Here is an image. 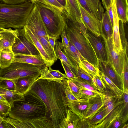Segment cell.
<instances>
[{"label": "cell", "mask_w": 128, "mask_h": 128, "mask_svg": "<svg viewBox=\"0 0 128 128\" xmlns=\"http://www.w3.org/2000/svg\"><path fill=\"white\" fill-rule=\"evenodd\" d=\"M24 96V100L14 102L8 116L24 123L25 128H52L49 111L43 101L29 92Z\"/></svg>", "instance_id": "obj_1"}, {"label": "cell", "mask_w": 128, "mask_h": 128, "mask_svg": "<svg viewBox=\"0 0 128 128\" xmlns=\"http://www.w3.org/2000/svg\"><path fill=\"white\" fill-rule=\"evenodd\" d=\"M29 92L43 101L49 111L53 128H59L60 123L66 117V110L68 108L62 83L39 79Z\"/></svg>", "instance_id": "obj_2"}, {"label": "cell", "mask_w": 128, "mask_h": 128, "mask_svg": "<svg viewBox=\"0 0 128 128\" xmlns=\"http://www.w3.org/2000/svg\"><path fill=\"white\" fill-rule=\"evenodd\" d=\"M62 13L66 22L64 30L68 40L85 59L98 68V60L87 38L86 28L82 20L73 21L65 10Z\"/></svg>", "instance_id": "obj_3"}, {"label": "cell", "mask_w": 128, "mask_h": 128, "mask_svg": "<svg viewBox=\"0 0 128 128\" xmlns=\"http://www.w3.org/2000/svg\"><path fill=\"white\" fill-rule=\"evenodd\" d=\"M34 4L27 0L21 4H11L0 2V27L15 29L23 28Z\"/></svg>", "instance_id": "obj_4"}, {"label": "cell", "mask_w": 128, "mask_h": 128, "mask_svg": "<svg viewBox=\"0 0 128 128\" xmlns=\"http://www.w3.org/2000/svg\"><path fill=\"white\" fill-rule=\"evenodd\" d=\"M36 6L46 28L48 34L60 38L66 24L62 12L50 6L38 2L34 3Z\"/></svg>", "instance_id": "obj_5"}, {"label": "cell", "mask_w": 128, "mask_h": 128, "mask_svg": "<svg viewBox=\"0 0 128 128\" xmlns=\"http://www.w3.org/2000/svg\"><path fill=\"white\" fill-rule=\"evenodd\" d=\"M104 116L94 128H109L116 118L120 117L124 107L122 96L119 97L111 93L103 95Z\"/></svg>", "instance_id": "obj_6"}, {"label": "cell", "mask_w": 128, "mask_h": 128, "mask_svg": "<svg viewBox=\"0 0 128 128\" xmlns=\"http://www.w3.org/2000/svg\"><path fill=\"white\" fill-rule=\"evenodd\" d=\"M40 68L28 64L12 62L8 66L0 69V79L13 80L18 78L40 75Z\"/></svg>", "instance_id": "obj_7"}, {"label": "cell", "mask_w": 128, "mask_h": 128, "mask_svg": "<svg viewBox=\"0 0 128 128\" xmlns=\"http://www.w3.org/2000/svg\"><path fill=\"white\" fill-rule=\"evenodd\" d=\"M104 39L106 50L107 62L112 66L116 72L122 76L123 72L125 57L124 49L119 51L114 46L112 37L106 38L101 35Z\"/></svg>", "instance_id": "obj_8"}, {"label": "cell", "mask_w": 128, "mask_h": 128, "mask_svg": "<svg viewBox=\"0 0 128 128\" xmlns=\"http://www.w3.org/2000/svg\"><path fill=\"white\" fill-rule=\"evenodd\" d=\"M26 25L32 31L36 37H43L48 41V35L46 28L35 4L34 7L28 18Z\"/></svg>", "instance_id": "obj_9"}, {"label": "cell", "mask_w": 128, "mask_h": 128, "mask_svg": "<svg viewBox=\"0 0 128 128\" xmlns=\"http://www.w3.org/2000/svg\"><path fill=\"white\" fill-rule=\"evenodd\" d=\"M86 34L98 60L107 62L104 42L102 36L101 35L96 36L86 28Z\"/></svg>", "instance_id": "obj_10"}, {"label": "cell", "mask_w": 128, "mask_h": 128, "mask_svg": "<svg viewBox=\"0 0 128 128\" xmlns=\"http://www.w3.org/2000/svg\"><path fill=\"white\" fill-rule=\"evenodd\" d=\"M78 3L82 20L86 28L96 36H100L102 30L101 21L89 13L80 5L78 1Z\"/></svg>", "instance_id": "obj_11"}, {"label": "cell", "mask_w": 128, "mask_h": 128, "mask_svg": "<svg viewBox=\"0 0 128 128\" xmlns=\"http://www.w3.org/2000/svg\"><path fill=\"white\" fill-rule=\"evenodd\" d=\"M23 28L25 36L38 51L44 60L46 66L48 68L50 67L54 63L46 52L38 39L26 25Z\"/></svg>", "instance_id": "obj_12"}, {"label": "cell", "mask_w": 128, "mask_h": 128, "mask_svg": "<svg viewBox=\"0 0 128 128\" xmlns=\"http://www.w3.org/2000/svg\"><path fill=\"white\" fill-rule=\"evenodd\" d=\"M98 61V68L99 70L110 78L118 88L124 91L122 77L117 74L107 62Z\"/></svg>", "instance_id": "obj_13"}, {"label": "cell", "mask_w": 128, "mask_h": 128, "mask_svg": "<svg viewBox=\"0 0 128 128\" xmlns=\"http://www.w3.org/2000/svg\"><path fill=\"white\" fill-rule=\"evenodd\" d=\"M69 46L68 48H63L61 46V42H59V45L61 49L66 56L76 72V70L80 68L81 62L85 59L72 42L69 40Z\"/></svg>", "instance_id": "obj_14"}, {"label": "cell", "mask_w": 128, "mask_h": 128, "mask_svg": "<svg viewBox=\"0 0 128 128\" xmlns=\"http://www.w3.org/2000/svg\"><path fill=\"white\" fill-rule=\"evenodd\" d=\"M113 16V26L112 29V40L113 44L119 51L124 50L120 32L119 19L116 8L115 0H111Z\"/></svg>", "instance_id": "obj_15"}, {"label": "cell", "mask_w": 128, "mask_h": 128, "mask_svg": "<svg viewBox=\"0 0 128 128\" xmlns=\"http://www.w3.org/2000/svg\"><path fill=\"white\" fill-rule=\"evenodd\" d=\"M14 53V58L13 62H21L31 64L38 66L41 69L46 66L44 60L40 55Z\"/></svg>", "instance_id": "obj_16"}, {"label": "cell", "mask_w": 128, "mask_h": 128, "mask_svg": "<svg viewBox=\"0 0 128 128\" xmlns=\"http://www.w3.org/2000/svg\"><path fill=\"white\" fill-rule=\"evenodd\" d=\"M67 78L66 74L61 73L59 70H53L50 67L48 68L46 66L40 69V75L36 80L43 79L48 82L54 81L62 84V81Z\"/></svg>", "instance_id": "obj_17"}, {"label": "cell", "mask_w": 128, "mask_h": 128, "mask_svg": "<svg viewBox=\"0 0 128 128\" xmlns=\"http://www.w3.org/2000/svg\"><path fill=\"white\" fill-rule=\"evenodd\" d=\"M89 104L88 99L80 98L76 101H67L66 105L68 109L82 119L84 118Z\"/></svg>", "instance_id": "obj_18"}, {"label": "cell", "mask_w": 128, "mask_h": 128, "mask_svg": "<svg viewBox=\"0 0 128 128\" xmlns=\"http://www.w3.org/2000/svg\"><path fill=\"white\" fill-rule=\"evenodd\" d=\"M39 77H26L12 80L15 84L16 91L24 95L30 90Z\"/></svg>", "instance_id": "obj_19"}, {"label": "cell", "mask_w": 128, "mask_h": 128, "mask_svg": "<svg viewBox=\"0 0 128 128\" xmlns=\"http://www.w3.org/2000/svg\"><path fill=\"white\" fill-rule=\"evenodd\" d=\"M103 95H100L98 97L89 100L88 106L84 118L90 120L100 110L104 105Z\"/></svg>", "instance_id": "obj_20"}, {"label": "cell", "mask_w": 128, "mask_h": 128, "mask_svg": "<svg viewBox=\"0 0 128 128\" xmlns=\"http://www.w3.org/2000/svg\"><path fill=\"white\" fill-rule=\"evenodd\" d=\"M17 35V29L8 28L4 32L0 33V48L1 51L8 48H12L15 43Z\"/></svg>", "instance_id": "obj_21"}, {"label": "cell", "mask_w": 128, "mask_h": 128, "mask_svg": "<svg viewBox=\"0 0 128 128\" xmlns=\"http://www.w3.org/2000/svg\"><path fill=\"white\" fill-rule=\"evenodd\" d=\"M66 112V117L60 123L59 128H78L81 119L68 108Z\"/></svg>", "instance_id": "obj_22"}, {"label": "cell", "mask_w": 128, "mask_h": 128, "mask_svg": "<svg viewBox=\"0 0 128 128\" xmlns=\"http://www.w3.org/2000/svg\"><path fill=\"white\" fill-rule=\"evenodd\" d=\"M65 10L69 17L74 21L82 20L78 0H66Z\"/></svg>", "instance_id": "obj_23"}, {"label": "cell", "mask_w": 128, "mask_h": 128, "mask_svg": "<svg viewBox=\"0 0 128 128\" xmlns=\"http://www.w3.org/2000/svg\"><path fill=\"white\" fill-rule=\"evenodd\" d=\"M0 94L5 98L11 107L13 106L14 102L24 100L23 94L16 91L11 90L1 87H0Z\"/></svg>", "instance_id": "obj_24"}, {"label": "cell", "mask_w": 128, "mask_h": 128, "mask_svg": "<svg viewBox=\"0 0 128 128\" xmlns=\"http://www.w3.org/2000/svg\"><path fill=\"white\" fill-rule=\"evenodd\" d=\"M115 2L119 20L126 23L128 21V0H115Z\"/></svg>", "instance_id": "obj_25"}, {"label": "cell", "mask_w": 128, "mask_h": 128, "mask_svg": "<svg viewBox=\"0 0 128 128\" xmlns=\"http://www.w3.org/2000/svg\"><path fill=\"white\" fill-rule=\"evenodd\" d=\"M14 58V53L12 48L2 50L0 54V68H4L8 66L13 62Z\"/></svg>", "instance_id": "obj_26"}, {"label": "cell", "mask_w": 128, "mask_h": 128, "mask_svg": "<svg viewBox=\"0 0 128 128\" xmlns=\"http://www.w3.org/2000/svg\"><path fill=\"white\" fill-rule=\"evenodd\" d=\"M102 30L101 35L107 38L112 37V28L107 10L104 12L101 20Z\"/></svg>", "instance_id": "obj_27"}, {"label": "cell", "mask_w": 128, "mask_h": 128, "mask_svg": "<svg viewBox=\"0 0 128 128\" xmlns=\"http://www.w3.org/2000/svg\"><path fill=\"white\" fill-rule=\"evenodd\" d=\"M99 73L100 77L110 93L119 97L122 96L124 91L118 88L110 78L100 70Z\"/></svg>", "instance_id": "obj_28"}, {"label": "cell", "mask_w": 128, "mask_h": 128, "mask_svg": "<svg viewBox=\"0 0 128 128\" xmlns=\"http://www.w3.org/2000/svg\"><path fill=\"white\" fill-rule=\"evenodd\" d=\"M54 50L57 58L60 60L71 69L75 75L76 71L73 67L66 56L63 52L60 47L59 42H56Z\"/></svg>", "instance_id": "obj_29"}, {"label": "cell", "mask_w": 128, "mask_h": 128, "mask_svg": "<svg viewBox=\"0 0 128 128\" xmlns=\"http://www.w3.org/2000/svg\"><path fill=\"white\" fill-rule=\"evenodd\" d=\"M86 0L94 12L97 18L101 21L104 12V10L100 0Z\"/></svg>", "instance_id": "obj_30"}, {"label": "cell", "mask_w": 128, "mask_h": 128, "mask_svg": "<svg viewBox=\"0 0 128 128\" xmlns=\"http://www.w3.org/2000/svg\"><path fill=\"white\" fill-rule=\"evenodd\" d=\"M80 68L82 69L90 76H100L98 68L85 59L81 62Z\"/></svg>", "instance_id": "obj_31"}, {"label": "cell", "mask_w": 128, "mask_h": 128, "mask_svg": "<svg viewBox=\"0 0 128 128\" xmlns=\"http://www.w3.org/2000/svg\"><path fill=\"white\" fill-rule=\"evenodd\" d=\"M92 79L94 86L101 94H106L111 93L107 89L100 76H92Z\"/></svg>", "instance_id": "obj_32"}, {"label": "cell", "mask_w": 128, "mask_h": 128, "mask_svg": "<svg viewBox=\"0 0 128 128\" xmlns=\"http://www.w3.org/2000/svg\"><path fill=\"white\" fill-rule=\"evenodd\" d=\"M72 81L74 83L81 88L86 89L97 92L103 95L96 89L93 84L84 79L76 77Z\"/></svg>", "instance_id": "obj_33"}, {"label": "cell", "mask_w": 128, "mask_h": 128, "mask_svg": "<svg viewBox=\"0 0 128 128\" xmlns=\"http://www.w3.org/2000/svg\"><path fill=\"white\" fill-rule=\"evenodd\" d=\"M127 47L125 46L124 48L125 51V57L123 72L122 77L124 90L127 88H128V58L127 54Z\"/></svg>", "instance_id": "obj_34"}, {"label": "cell", "mask_w": 128, "mask_h": 128, "mask_svg": "<svg viewBox=\"0 0 128 128\" xmlns=\"http://www.w3.org/2000/svg\"><path fill=\"white\" fill-rule=\"evenodd\" d=\"M124 107L120 117L127 121L128 119V88L124 90L122 95Z\"/></svg>", "instance_id": "obj_35"}, {"label": "cell", "mask_w": 128, "mask_h": 128, "mask_svg": "<svg viewBox=\"0 0 128 128\" xmlns=\"http://www.w3.org/2000/svg\"><path fill=\"white\" fill-rule=\"evenodd\" d=\"M66 82L72 94L78 99H80L81 96L80 88L72 81L66 79Z\"/></svg>", "instance_id": "obj_36"}, {"label": "cell", "mask_w": 128, "mask_h": 128, "mask_svg": "<svg viewBox=\"0 0 128 128\" xmlns=\"http://www.w3.org/2000/svg\"><path fill=\"white\" fill-rule=\"evenodd\" d=\"M100 95L102 94L90 90L85 88H81V96L80 98L89 100L98 97Z\"/></svg>", "instance_id": "obj_37"}, {"label": "cell", "mask_w": 128, "mask_h": 128, "mask_svg": "<svg viewBox=\"0 0 128 128\" xmlns=\"http://www.w3.org/2000/svg\"><path fill=\"white\" fill-rule=\"evenodd\" d=\"M66 79H65L62 80V83L67 101H74L78 100L79 99L75 97L71 92L67 83Z\"/></svg>", "instance_id": "obj_38"}, {"label": "cell", "mask_w": 128, "mask_h": 128, "mask_svg": "<svg viewBox=\"0 0 128 128\" xmlns=\"http://www.w3.org/2000/svg\"><path fill=\"white\" fill-rule=\"evenodd\" d=\"M0 87L11 90L16 91L15 84L10 80L0 79Z\"/></svg>", "instance_id": "obj_39"}, {"label": "cell", "mask_w": 128, "mask_h": 128, "mask_svg": "<svg viewBox=\"0 0 128 128\" xmlns=\"http://www.w3.org/2000/svg\"><path fill=\"white\" fill-rule=\"evenodd\" d=\"M38 2L54 8L61 12L64 9V7L56 0H38Z\"/></svg>", "instance_id": "obj_40"}, {"label": "cell", "mask_w": 128, "mask_h": 128, "mask_svg": "<svg viewBox=\"0 0 128 128\" xmlns=\"http://www.w3.org/2000/svg\"><path fill=\"white\" fill-rule=\"evenodd\" d=\"M75 76L76 77L80 78L86 80L93 84L92 79V76H90L80 68H79L76 70Z\"/></svg>", "instance_id": "obj_41"}, {"label": "cell", "mask_w": 128, "mask_h": 128, "mask_svg": "<svg viewBox=\"0 0 128 128\" xmlns=\"http://www.w3.org/2000/svg\"><path fill=\"white\" fill-rule=\"evenodd\" d=\"M11 108L8 103L0 100V114L4 118L8 116Z\"/></svg>", "instance_id": "obj_42"}, {"label": "cell", "mask_w": 128, "mask_h": 128, "mask_svg": "<svg viewBox=\"0 0 128 128\" xmlns=\"http://www.w3.org/2000/svg\"><path fill=\"white\" fill-rule=\"evenodd\" d=\"M104 116L103 108L100 110L91 119L89 120L90 123L93 126L98 124L102 120Z\"/></svg>", "instance_id": "obj_43"}, {"label": "cell", "mask_w": 128, "mask_h": 128, "mask_svg": "<svg viewBox=\"0 0 128 128\" xmlns=\"http://www.w3.org/2000/svg\"><path fill=\"white\" fill-rule=\"evenodd\" d=\"M127 122L121 117H119L112 122L109 128H122Z\"/></svg>", "instance_id": "obj_44"}, {"label": "cell", "mask_w": 128, "mask_h": 128, "mask_svg": "<svg viewBox=\"0 0 128 128\" xmlns=\"http://www.w3.org/2000/svg\"><path fill=\"white\" fill-rule=\"evenodd\" d=\"M61 63L65 72L67 79L72 81L74 80L76 77L70 68L63 62H61Z\"/></svg>", "instance_id": "obj_45"}, {"label": "cell", "mask_w": 128, "mask_h": 128, "mask_svg": "<svg viewBox=\"0 0 128 128\" xmlns=\"http://www.w3.org/2000/svg\"><path fill=\"white\" fill-rule=\"evenodd\" d=\"M60 36L62 39V42H61L62 46L64 48H68L69 46V42L67 37L66 32L64 29Z\"/></svg>", "instance_id": "obj_46"}, {"label": "cell", "mask_w": 128, "mask_h": 128, "mask_svg": "<svg viewBox=\"0 0 128 128\" xmlns=\"http://www.w3.org/2000/svg\"><path fill=\"white\" fill-rule=\"evenodd\" d=\"M27 0H0V2L8 4H14L23 3Z\"/></svg>", "instance_id": "obj_47"}, {"label": "cell", "mask_w": 128, "mask_h": 128, "mask_svg": "<svg viewBox=\"0 0 128 128\" xmlns=\"http://www.w3.org/2000/svg\"><path fill=\"white\" fill-rule=\"evenodd\" d=\"M106 10L108 11L109 18L113 28V16L112 8L111 4Z\"/></svg>", "instance_id": "obj_48"}, {"label": "cell", "mask_w": 128, "mask_h": 128, "mask_svg": "<svg viewBox=\"0 0 128 128\" xmlns=\"http://www.w3.org/2000/svg\"><path fill=\"white\" fill-rule=\"evenodd\" d=\"M48 36L49 43L52 48L54 50L56 40L57 39L55 37L50 36L48 35Z\"/></svg>", "instance_id": "obj_49"}, {"label": "cell", "mask_w": 128, "mask_h": 128, "mask_svg": "<svg viewBox=\"0 0 128 128\" xmlns=\"http://www.w3.org/2000/svg\"><path fill=\"white\" fill-rule=\"evenodd\" d=\"M104 8L107 10L111 4V0H102Z\"/></svg>", "instance_id": "obj_50"}, {"label": "cell", "mask_w": 128, "mask_h": 128, "mask_svg": "<svg viewBox=\"0 0 128 128\" xmlns=\"http://www.w3.org/2000/svg\"><path fill=\"white\" fill-rule=\"evenodd\" d=\"M0 128H4V118L0 114Z\"/></svg>", "instance_id": "obj_51"}, {"label": "cell", "mask_w": 128, "mask_h": 128, "mask_svg": "<svg viewBox=\"0 0 128 128\" xmlns=\"http://www.w3.org/2000/svg\"><path fill=\"white\" fill-rule=\"evenodd\" d=\"M56 0L64 7L65 9L66 5V0Z\"/></svg>", "instance_id": "obj_52"}, {"label": "cell", "mask_w": 128, "mask_h": 128, "mask_svg": "<svg viewBox=\"0 0 128 128\" xmlns=\"http://www.w3.org/2000/svg\"><path fill=\"white\" fill-rule=\"evenodd\" d=\"M8 29V28H5L0 27V33L5 32Z\"/></svg>", "instance_id": "obj_53"}, {"label": "cell", "mask_w": 128, "mask_h": 128, "mask_svg": "<svg viewBox=\"0 0 128 128\" xmlns=\"http://www.w3.org/2000/svg\"><path fill=\"white\" fill-rule=\"evenodd\" d=\"M0 100L7 102L5 98L1 94H0Z\"/></svg>", "instance_id": "obj_54"}, {"label": "cell", "mask_w": 128, "mask_h": 128, "mask_svg": "<svg viewBox=\"0 0 128 128\" xmlns=\"http://www.w3.org/2000/svg\"><path fill=\"white\" fill-rule=\"evenodd\" d=\"M128 128V124H126L122 127V128Z\"/></svg>", "instance_id": "obj_55"}, {"label": "cell", "mask_w": 128, "mask_h": 128, "mask_svg": "<svg viewBox=\"0 0 128 128\" xmlns=\"http://www.w3.org/2000/svg\"><path fill=\"white\" fill-rule=\"evenodd\" d=\"M30 0L32 2H33L34 3L36 2H38V0Z\"/></svg>", "instance_id": "obj_56"}, {"label": "cell", "mask_w": 128, "mask_h": 128, "mask_svg": "<svg viewBox=\"0 0 128 128\" xmlns=\"http://www.w3.org/2000/svg\"><path fill=\"white\" fill-rule=\"evenodd\" d=\"M1 52V51L0 50V52Z\"/></svg>", "instance_id": "obj_57"}, {"label": "cell", "mask_w": 128, "mask_h": 128, "mask_svg": "<svg viewBox=\"0 0 128 128\" xmlns=\"http://www.w3.org/2000/svg\"></svg>", "instance_id": "obj_58"}]
</instances>
